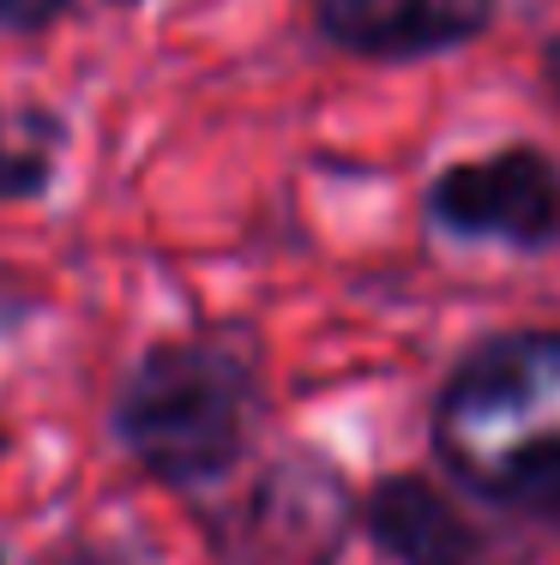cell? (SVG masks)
Segmentation results:
<instances>
[{"mask_svg": "<svg viewBox=\"0 0 560 565\" xmlns=\"http://www.w3.org/2000/svg\"><path fill=\"white\" fill-rule=\"evenodd\" d=\"M422 205L452 241H500L513 253L560 247V163L530 145L440 169Z\"/></svg>", "mask_w": 560, "mask_h": 565, "instance_id": "obj_4", "label": "cell"}, {"mask_svg": "<svg viewBox=\"0 0 560 565\" xmlns=\"http://www.w3.org/2000/svg\"><path fill=\"white\" fill-rule=\"evenodd\" d=\"M66 120L43 103H0V205H31L55 186Z\"/></svg>", "mask_w": 560, "mask_h": 565, "instance_id": "obj_7", "label": "cell"}, {"mask_svg": "<svg viewBox=\"0 0 560 565\" xmlns=\"http://www.w3.org/2000/svg\"><path fill=\"white\" fill-rule=\"evenodd\" d=\"M356 530V493L326 451H284L253 469L247 493L211 523L223 565H338Z\"/></svg>", "mask_w": 560, "mask_h": 565, "instance_id": "obj_3", "label": "cell"}, {"mask_svg": "<svg viewBox=\"0 0 560 565\" xmlns=\"http://www.w3.org/2000/svg\"><path fill=\"white\" fill-rule=\"evenodd\" d=\"M542 78H549V90L560 97V31L549 36V49H542Z\"/></svg>", "mask_w": 560, "mask_h": 565, "instance_id": "obj_11", "label": "cell"}, {"mask_svg": "<svg viewBox=\"0 0 560 565\" xmlns=\"http://www.w3.org/2000/svg\"><path fill=\"white\" fill-rule=\"evenodd\" d=\"M260 415V343L247 326H223L145 349L109 403V434L151 481L199 493L247 463Z\"/></svg>", "mask_w": 560, "mask_h": 565, "instance_id": "obj_2", "label": "cell"}, {"mask_svg": "<svg viewBox=\"0 0 560 565\" xmlns=\"http://www.w3.org/2000/svg\"><path fill=\"white\" fill-rule=\"evenodd\" d=\"M36 313H43V295H31V289H19V282L0 277V343L19 338V331L31 326Z\"/></svg>", "mask_w": 560, "mask_h": 565, "instance_id": "obj_8", "label": "cell"}, {"mask_svg": "<svg viewBox=\"0 0 560 565\" xmlns=\"http://www.w3.org/2000/svg\"><path fill=\"white\" fill-rule=\"evenodd\" d=\"M115 7H139V0H115Z\"/></svg>", "mask_w": 560, "mask_h": 565, "instance_id": "obj_12", "label": "cell"}, {"mask_svg": "<svg viewBox=\"0 0 560 565\" xmlns=\"http://www.w3.org/2000/svg\"><path fill=\"white\" fill-rule=\"evenodd\" d=\"M362 530L385 565H525V547L500 530H483L440 481L410 469L373 481Z\"/></svg>", "mask_w": 560, "mask_h": 565, "instance_id": "obj_5", "label": "cell"}, {"mask_svg": "<svg viewBox=\"0 0 560 565\" xmlns=\"http://www.w3.org/2000/svg\"><path fill=\"white\" fill-rule=\"evenodd\" d=\"M66 0H0V31H49Z\"/></svg>", "mask_w": 560, "mask_h": 565, "instance_id": "obj_9", "label": "cell"}, {"mask_svg": "<svg viewBox=\"0 0 560 565\" xmlns=\"http://www.w3.org/2000/svg\"><path fill=\"white\" fill-rule=\"evenodd\" d=\"M0 565H7V554H0Z\"/></svg>", "mask_w": 560, "mask_h": 565, "instance_id": "obj_13", "label": "cell"}, {"mask_svg": "<svg viewBox=\"0 0 560 565\" xmlns=\"http://www.w3.org/2000/svg\"><path fill=\"white\" fill-rule=\"evenodd\" d=\"M43 565H121V559L103 554V547H91V542H66V547H55Z\"/></svg>", "mask_w": 560, "mask_h": 565, "instance_id": "obj_10", "label": "cell"}, {"mask_svg": "<svg viewBox=\"0 0 560 565\" xmlns=\"http://www.w3.org/2000/svg\"><path fill=\"white\" fill-rule=\"evenodd\" d=\"M500 0H314V24L356 61H429L471 49Z\"/></svg>", "mask_w": 560, "mask_h": 565, "instance_id": "obj_6", "label": "cell"}, {"mask_svg": "<svg viewBox=\"0 0 560 565\" xmlns=\"http://www.w3.org/2000/svg\"><path fill=\"white\" fill-rule=\"evenodd\" d=\"M434 457L471 500L560 535V331H495L434 392Z\"/></svg>", "mask_w": 560, "mask_h": 565, "instance_id": "obj_1", "label": "cell"}]
</instances>
